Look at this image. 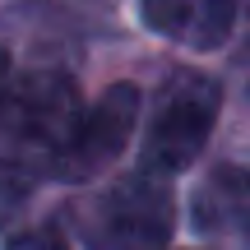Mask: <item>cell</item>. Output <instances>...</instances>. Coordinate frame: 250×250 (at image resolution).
I'll return each instance as SVG.
<instances>
[{"label":"cell","mask_w":250,"mask_h":250,"mask_svg":"<svg viewBox=\"0 0 250 250\" xmlns=\"http://www.w3.org/2000/svg\"><path fill=\"white\" fill-rule=\"evenodd\" d=\"M79 116L83 111L70 74L9 79V88L0 93V158L56 167Z\"/></svg>","instance_id":"cell-1"},{"label":"cell","mask_w":250,"mask_h":250,"mask_svg":"<svg viewBox=\"0 0 250 250\" xmlns=\"http://www.w3.org/2000/svg\"><path fill=\"white\" fill-rule=\"evenodd\" d=\"M218 111H223L218 79H208L199 70H176L162 83L148 134H144V171H153V176L186 171L204 153L208 134L218 125Z\"/></svg>","instance_id":"cell-2"},{"label":"cell","mask_w":250,"mask_h":250,"mask_svg":"<svg viewBox=\"0 0 250 250\" xmlns=\"http://www.w3.org/2000/svg\"><path fill=\"white\" fill-rule=\"evenodd\" d=\"M176 227V204L162 176L139 171L111 186L83 218V232L98 250H167Z\"/></svg>","instance_id":"cell-3"},{"label":"cell","mask_w":250,"mask_h":250,"mask_svg":"<svg viewBox=\"0 0 250 250\" xmlns=\"http://www.w3.org/2000/svg\"><path fill=\"white\" fill-rule=\"evenodd\" d=\"M134 121H139V88H134V83H111V88L79 116L70 144H65V153L56 158L51 171L65 176V181L98 176L102 167H111V162L121 158V148L134 134Z\"/></svg>","instance_id":"cell-4"},{"label":"cell","mask_w":250,"mask_h":250,"mask_svg":"<svg viewBox=\"0 0 250 250\" xmlns=\"http://www.w3.org/2000/svg\"><path fill=\"white\" fill-rule=\"evenodd\" d=\"M236 14V0H144V23L190 51H218L232 37Z\"/></svg>","instance_id":"cell-5"},{"label":"cell","mask_w":250,"mask_h":250,"mask_svg":"<svg viewBox=\"0 0 250 250\" xmlns=\"http://www.w3.org/2000/svg\"><path fill=\"white\" fill-rule=\"evenodd\" d=\"M190 223L208 236H236L250 241V171L236 162L213 167L195 190L190 204Z\"/></svg>","instance_id":"cell-6"},{"label":"cell","mask_w":250,"mask_h":250,"mask_svg":"<svg viewBox=\"0 0 250 250\" xmlns=\"http://www.w3.org/2000/svg\"><path fill=\"white\" fill-rule=\"evenodd\" d=\"M9 250H70V241H65L56 227H37V232H23L9 241Z\"/></svg>","instance_id":"cell-7"},{"label":"cell","mask_w":250,"mask_h":250,"mask_svg":"<svg viewBox=\"0 0 250 250\" xmlns=\"http://www.w3.org/2000/svg\"><path fill=\"white\" fill-rule=\"evenodd\" d=\"M241 61L250 65V33H246V46H241Z\"/></svg>","instance_id":"cell-8"}]
</instances>
